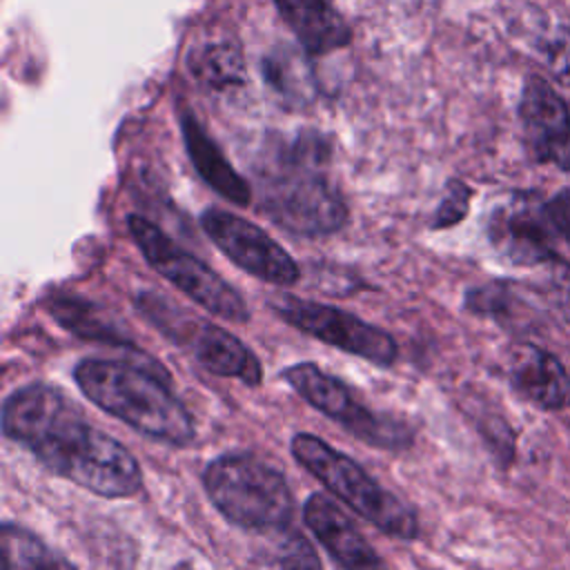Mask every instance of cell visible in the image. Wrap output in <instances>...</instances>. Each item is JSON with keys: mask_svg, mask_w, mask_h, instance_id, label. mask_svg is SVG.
Here are the masks:
<instances>
[{"mask_svg": "<svg viewBox=\"0 0 570 570\" xmlns=\"http://www.w3.org/2000/svg\"><path fill=\"white\" fill-rule=\"evenodd\" d=\"M2 432L53 474L105 499H125L142 488L134 454L91 425L56 387L29 383L2 403Z\"/></svg>", "mask_w": 570, "mask_h": 570, "instance_id": "cell-1", "label": "cell"}, {"mask_svg": "<svg viewBox=\"0 0 570 570\" xmlns=\"http://www.w3.org/2000/svg\"><path fill=\"white\" fill-rule=\"evenodd\" d=\"M73 379L94 405L136 432L176 448L194 443L191 414L160 381L158 370L118 358H82L73 367Z\"/></svg>", "mask_w": 570, "mask_h": 570, "instance_id": "cell-2", "label": "cell"}, {"mask_svg": "<svg viewBox=\"0 0 570 570\" xmlns=\"http://www.w3.org/2000/svg\"><path fill=\"white\" fill-rule=\"evenodd\" d=\"M323 160V142L303 136L261 174V205L278 227L298 236H327L345 225V200L321 171Z\"/></svg>", "mask_w": 570, "mask_h": 570, "instance_id": "cell-3", "label": "cell"}, {"mask_svg": "<svg viewBox=\"0 0 570 570\" xmlns=\"http://www.w3.org/2000/svg\"><path fill=\"white\" fill-rule=\"evenodd\" d=\"M203 485L232 525L261 534L292 525L294 497L285 476L254 454L216 456L203 472Z\"/></svg>", "mask_w": 570, "mask_h": 570, "instance_id": "cell-4", "label": "cell"}, {"mask_svg": "<svg viewBox=\"0 0 570 570\" xmlns=\"http://www.w3.org/2000/svg\"><path fill=\"white\" fill-rule=\"evenodd\" d=\"M289 450L301 468L381 532L403 541L419 537L416 514L396 494L372 479L354 459L309 432H296L289 441Z\"/></svg>", "mask_w": 570, "mask_h": 570, "instance_id": "cell-5", "label": "cell"}, {"mask_svg": "<svg viewBox=\"0 0 570 570\" xmlns=\"http://www.w3.org/2000/svg\"><path fill=\"white\" fill-rule=\"evenodd\" d=\"M136 305L169 341L185 347L207 372L223 379H240L252 387L263 381V367L256 354L220 325L176 307L156 292H140Z\"/></svg>", "mask_w": 570, "mask_h": 570, "instance_id": "cell-6", "label": "cell"}, {"mask_svg": "<svg viewBox=\"0 0 570 570\" xmlns=\"http://www.w3.org/2000/svg\"><path fill=\"white\" fill-rule=\"evenodd\" d=\"M127 227L145 261L183 294L225 321H249V309L243 296L200 258L174 243L160 227L136 214L127 218Z\"/></svg>", "mask_w": 570, "mask_h": 570, "instance_id": "cell-7", "label": "cell"}, {"mask_svg": "<svg viewBox=\"0 0 570 570\" xmlns=\"http://www.w3.org/2000/svg\"><path fill=\"white\" fill-rule=\"evenodd\" d=\"M289 387L321 414L336 421L358 441L381 450H403L410 445V428L392 416L372 412L336 376L314 363H294L283 372Z\"/></svg>", "mask_w": 570, "mask_h": 570, "instance_id": "cell-8", "label": "cell"}, {"mask_svg": "<svg viewBox=\"0 0 570 570\" xmlns=\"http://www.w3.org/2000/svg\"><path fill=\"white\" fill-rule=\"evenodd\" d=\"M272 307L285 323L294 325L303 334L365 358L379 367H390L399 356V347L392 334L345 309L289 294L274 298Z\"/></svg>", "mask_w": 570, "mask_h": 570, "instance_id": "cell-9", "label": "cell"}, {"mask_svg": "<svg viewBox=\"0 0 570 570\" xmlns=\"http://www.w3.org/2000/svg\"><path fill=\"white\" fill-rule=\"evenodd\" d=\"M200 225L214 245L243 272L278 287L298 283L301 269L296 261L254 223L225 209H205Z\"/></svg>", "mask_w": 570, "mask_h": 570, "instance_id": "cell-10", "label": "cell"}, {"mask_svg": "<svg viewBox=\"0 0 570 570\" xmlns=\"http://www.w3.org/2000/svg\"><path fill=\"white\" fill-rule=\"evenodd\" d=\"M519 120L528 154L537 163L570 169V107L546 78H525Z\"/></svg>", "mask_w": 570, "mask_h": 570, "instance_id": "cell-11", "label": "cell"}, {"mask_svg": "<svg viewBox=\"0 0 570 570\" xmlns=\"http://www.w3.org/2000/svg\"><path fill=\"white\" fill-rule=\"evenodd\" d=\"M492 245L517 265L554 263L552 229L543 216V207H534L528 198H514L499 207L488 225Z\"/></svg>", "mask_w": 570, "mask_h": 570, "instance_id": "cell-12", "label": "cell"}, {"mask_svg": "<svg viewBox=\"0 0 570 570\" xmlns=\"http://www.w3.org/2000/svg\"><path fill=\"white\" fill-rule=\"evenodd\" d=\"M303 519L321 546L343 570H387L354 521L327 497L312 494L303 505Z\"/></svg>", "mask_w": 570, "mask_h": 570, "instance_id": "cell-13", "label": "cell"}, {"mask_svg": "<svg viewBox=\"0 0 570 570\" xmlns=\"http://www.w3.org/2000/svg\"><path fill=\"white\" fill-rule=\"evenodd\" d=\"M508 374L512 387L543 410L570 405V376L563 365L537 345H519L510 354Z\"/></svg>", "mask_w": 570, "mask_h": 570, "instance_id": "cell-14", "label": "cell"}, {"mask_svg": "<svg viewBox=\"0 0 570 570\" xmlns=\"http://www.w3.org/2000/svg\"><path fill=\"white\" fill-rule=\"evenodd\" d=\"M307 53H327L350 42V27L332 0H274Z\"/></svg>", "mask_w": 570, "mask_h": 570, "instance_id": "cell-15", "label": "cell"}, {"mask_svg": "<svg viewBox=\"0 0 570 570\" xmlns=\"http://www.w3.org/2000/svg\"><path fill=\"white\" fill-rule=\"evenodd\" d=\"M180 129H183L187 154H189L196 171L200 174V178L212 189H216L223 198L232 200L234 205H240V207L249 205V198H252L249 185L227 163V158L223 156L218 145L207 136V131L200 127V122L194 116L185 114L180 120Z\"/></svg>", "mask_w": 570, "mask_h": 570, "instance_id": "cell-16", "label": "cell"}, {"mask_svg": "<svg viewBox=\"0 0 570 570\" xmlns=\"http://www.w3.org/2000/svg\"><path fill=\"white\" fill-rule=\"evenodd\" d=\"M0 570H78L65 554L13 521L0 528Z\"/></svg>", "mask_w": 570, "mask_h": 570, "instance_id": "cell-17", "label": "cell"}, {"mask_svg": "<svg viewBox=\"0 0 570 570\" xmlns=\"http://www.w3.org/2000/svg\"><path fill=\"white\" fill-rule=\"evenodd\" d=\"M269 543L256 554L258 570H323V563L309 539L292 525L267 532Z\"/></svg>", "mask_w": 570, "mask_h": 570, "instance_id": "cell-18", "label": "cell"}, {"mask_svg": "<svg viewBox=\"0 0 570 570\" xmlns=\"http://www.w3.org/2000/svg\"><path fill=\"white\" fill-rule=\"evenodd\" d=\"M243 69V56L229 42L209 45L191 58V73L212 87L238 85Z\"/></svg>", "mask_w": 570, "mask_h": 570, "instance_id": "cell-19", "label": "cell"}, {"mask_svg": "<svg viewBox=\"0 0 570 570\" xmlns=\"http://www.w3.org/2000/svg\"><path fill=\"white\" fill-rule=\"evenodd\" d=\"M541 51H543V62L552 73V78L559 85L570 87V29L566 27L557 29L548 40H543Z\"/></svg>", "mask_w": 570, "mask_h": 570, "instance_id": "cell-20", "label": "cell"}, {"mask_svg": "<svg viewBox=\"0 0 570 570\" xmlns=\"http://www.w3.org/2000/svg\"><path fill=\"white\" fill-rule=\"evenodd\" d=\"M468 203H470V187L463 185L461 180H452L448 185L445 198L441 200V205L434 214L432 227L441 229V227H450V225L459 223L468 212Z\"/></svg>", "mask_w": 570, "mask_h": 570, "instance_id": "cell-21", "label": "cell"}, {"mask_svg": "<svg viewBox=\"0 0 570 570\" xmlns=\"http://www.w3.org/2000/svg\"><path fill=\"white\" fill-rule=\"evenodd\" d=\"M541 207L550 229H554L563 240L570 243V189L559 191L554 198H550Z\"/></svg>", "mask_w": 570, "mask_h": 570, "instance_id": "cell-22", "label": "cell"}]
</instances>
